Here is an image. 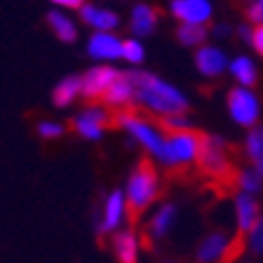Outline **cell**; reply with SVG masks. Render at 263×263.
Segmentation results:
<instances>
[{
	"mask_svg": "<svg viewBox=\"0 0 263 263\" xmlns=\"http://www.w3.org/2000/svg\"><path fill=\"white\" fill-rule=\"evenodd\" d=\"M128 75L136 85V104L145 106V111H152L157 116H181L191 109L189 99L157 75L145 70H130Z\"/></svg>",
	"mask_w": 263,
	"mask_h": 263,
	"instance_id": "6da1fadb",
	"label": "cell"
},
{
	"mask_svg": "<svg viewBox=\"0 0 263 263\" xmlns=\"http://www.w3.org/2000/svg\"><path fill=\"white\" fill-rule=\"evenodd\" d=\"M162 196L160 174L152 164L150 157H140L136 169L128 176V191H126V213L130 230H136L140 222V215Z\"/></svg>",
	"mask_w": 263,
	"mask_h": 263,
	"instance_id": "7a4b0ae2",
	"label": "cell"
},
{
	"mask_svg": "<svg viewBox=\"0 0 263 263\" xmlns=\"http://www.w3.org/2000/svg\"><path fill=\"white\" fill-rule=\"evenodd\" d=\"M119 78H121V70L111 68V65H97V68H92L82 78V99L89 102V106H97Z\"/></svg>",
	"mask_w": 263,
	"mask_h": 263,
	"instance_id": "3957f363",
	"label": "cell"
},
{
	"mask_svg": "<svg viewBox=\"0 0 263 263\" xmlns=\"http://www.w3.org/2000/svg\"><path fill=\"white\" fill-rule=\"evenodd\" d=\"M68 128L87 140H99L104 128H111V111H106L102 106H87L82 114L68 121Z\"/></svg>",
	"mask_w": 263,
	"mask_h": 263,
	"instance_id": "277c9868",
	"label": "cell"
},
{
	"mask_svg": "<svg viewBox=\"0 0 263 263\" xmlns=\"http://www.w3.org/2000/svg\"><path fill=\"white\" fill-rule=\"evenodd\" d=\"M227 109H230L232 119L244 128H254L256 121H258V111H261L258 99L249 89L241 87H232L227 92Z\"/></svg>",
	"mask_w": 263,
	"mask_h": 263,
	"instance_id": "5b68a950",
	"label": "cell"
},
{
	"mask_svg": "<svg viewBox=\"0 0 263 263\" xmlns=\"http://www.w3.org/2000/svg\"><path fill=\"white\" fill-rule=\"evenodd\" d=\"M169 10L183 24H205L213 17L210 0H172Z\"/></svg>",
	"mask_w": 263,
	"mask_h": 263,
	"instance_id": "8992f818",
	"label": "cell"
},
{
	"mask_svg": "<svg viewBox=\"0 0 263 263\" xmlns=\"http://www.w3.org/2000/svg\"><path fill=\"white\" fill-rule=\"evenodd\" d=\"M174 217H176V208L172 205V203L160 205V210L155 213V217L150 220V224H147V227L143 230V234H140V241H143V247L147 249V251L155 249V239H162V237L169 232V227H172V222H174Z\"/></svg>",
	"mask_w": 263,
	"mask_h": 263,
	"instance_id": "52a82bcc",
	"label": "cell"
},
{
	"mask_svg": "<svg viewBox=\"0 0 263 263\" xmlns=\"http://www.w3.org/2000/svg\"><path fill=\"white\" fill-rule=\"evenodd\" d=\"M230 244L232 239H227L224 232H213L208 234L205 239L200 241L198 251H196V263H224L227 254H230Z\"/></svg>",
	"mask_w": 263,
	"mask_h": 263,
	"instance_id": "ba28073f",
	"label": "cell"
},
{
	"mask_svg": "<svg viewBox=\"0 0 263 263\" xmlns=\"http://www.w3.org/2000/svg\"><path fill=\"white\" fill-rule=\"evenodd\" d=\"M87 51L92 58H99V61H114V58L123 56V41H119L114 34L109 32H97L89 36Z\"/></svg>",
	"mask_w": 263,
	"mask_h": 263,
	"instance_id": "9c48e42d",
	"label": "cell"
},
{
	"mask_svg": "<svg viewBox=\"0 0 263 263\" xmlns=\"http://www.w3.org/2000/svg\"><path fill=\"white\" fill-rule=\"evenodd\" d=\"M234 208H237V227L239 232H251L256 227V222L261 220V208L256 203V198L251 193H239L237 200H234Z\"/></svg>",
	"mask_w": 263,
	"mask_h": 263,
	"instance_id": "30bf717a",
	"label": "cell"
},
{
	"mask_svg": "<svg viewBox=\"0 0 263 263\" xmlns=\"http://www.w3.org/2000/svg\"><path fill=\"white\" fill-rule=\"evenodd\" d=\"M157 22H160V12L157 8H152L147 3H138L133 12H130V32L138 34V36H147L157 29Z\"/></svg>",
	"mask_w": 263,
	"mask_h": 263,
	"instance_id": "8fae6325",
	"label": "cell"
},
{
	"mask_svg": "<svg viewBox=\"0 0 263 263\" xmlns=\"http://www.w3.org/2000/svg\"><path fill=\"white\" fill-rule=\"evenodd\" d=\"M123 210H126L123 193H121V191H111V193H109V198H106V205H104L102 222H99V227H97V232H99V241L104 239V234H106V232H111L114 227L121 222Z\"/></svg>",
	"mask_w": 263,
	"mask_h": 263,
	"instance_id": "7c38bea8",
	"label": "cell"
},
{
	"mask_svg": "<svg viewBox=\"0 0 263 263\" xmlns=\"http://www.w3.org/2000/svg\"><path fill=\"white\" fill-rule=\"evenodd\" d=\"M196 65L203 75H210V78H217L222 75V70L227 68V58H224L222 51H217L213 46H200L196 51Z\"/></svg>",
	"mask_w": 263,
	"mask_h": 263,
	"instance_id": "4fadbf2b",
	"label": "cell"
},
{
	"mask_svg": "<svg viewBox=\"0 0 263 263\" xmlns=\"http://www.w3.org/2000/svg\"><path fill=\"white\" fill-rule=\"evenodd\" d=\"M80 17L82 22L95 27L97 32H111L119 27V15L111 12V10H102V8H95V5H85L80 10Z\"/></svg>",
	"mask_w": 263,
	"mask_h": 263,
	"instance_id": "5bb4252c",
	"label": "cell"
},
{
	"mask_svg": "<svg viewBox=\"0 0 263 263\" xmlns=\"http://www.w3.org/2000/svg\"><path fill=\"white\" fill-rule=\"evenodd\" d=\"M114 254L119 263H138V239L136 232L126 230L114 237Z\"/></svg>",
	"mask_w": 263,
	"mask_h": 263,
	"instance_id": "9a60e30c",
	"label": "cell"
},
{
	"mask_svg": "<svg viewBox=\"0 0 263 263\" xmlns=\"http://www.w3.org/2000/svg\"><path fill=\"white\" fill-rule=\"evenodd\" d=\"M46 22H48V27H51V32L56 34L61 41H65V44H72V41L78 39V27H75L70 17L63 15V12L51 10L46 15Z\"/></svg>",
	"mask_w": 263,
	"mask_h": 263,
	"instance_id": "2e32d148",
	"label": "cell"
},
{
	"mask_svg": "<svg viewBox=\"0 0 263 263\" xmlns=\"http://www.w3.org/2000/svg\"><path fill=\"white\" fill-rule=\"evenodd\" d=\"M78 95H82V78L70 75V78H65V80H61L56 85V89H53V104L56 106H70Z\"/></svg>",
	"mask_w": 263,
	"mask_h": 263,
	"instance_id": "e0dca14e",
	"label": "cell"
},
{
	"mask_svg": "<svg viewBox=\"0 0 263 263\" xmlns=\"http://www.w3.org/2000/svg\"><path fill=\"white\" fill-rule=\"evenodd\" d=\"M247 157L249 162L254 164V169L263 176V126L251 128L247 136Z\"/></svg>",
	"mask_w": 263,
	"mask_h": 263,
	"instance_id": "ac0fdd59",
	"label": "cell"
},
{
	"mask_svg": "<svg viewBox=\"0 0 263 263\" xmlns=\"http://www.w3.org/2000/svg\"><path fill=\"white\" fill-rule=\"evenodd\" d=\"M230 70L241 87H254L256 85V68H254V63H251V58H247V56L234 58L230 65Z\"/></svg>",
	"mask_w": 263,
	"mask_h": 263,
	"instance_id": "d6986e66",
	"label": "cell"
},
{
	"mask_svg": "<svg viewBox=\"0 0 263 263\" xmlns=\"http://www.w3.org/2000/svg\"><path fill=\"white\" fill-rule=\"evenodd\" d=\"M176 39L181 41L183 46H198L208 39V29L205 24H181L176 29Z\"/></svg>",
	"mask_w": 263,
	"mask_h": 263,
	"instance_id": "ffe728a7",
	"label": "cell"
},
{
	"mask_svg": "<svg viewBox=\"0 0 263 263\" xmlns=\"http://www.w3.org/2000/svg\"><path fill=\"white\" fill-rule=\"evenodd\" d=\"M239 186L244 189V193H258L261 191V174L256 169H241Z\"/></svg>",
	"mask_w": 263,
	"mask_h": 263,
	"instance_id": "44dd1931",
	"label": "cell"
},
{
	"mask_svg": "<svg viewBox=\"0 0 263 263\" xmlns=\"http://www.w3.org/2000/svg\"><path fill=\"white\" fill-rule=\"evenodd\" d=\"M123 58H126L128 63H140V61L145 58L143 46H140L138 41H133V39H126L123 41Z\"/></svg>",
	"mask_w": 263,
	"mask_h": 263,
	"instance_id": "7402d4cb",
	"label": "cell"
},
{
	"mask_svg": "<svg viewBox=\"0 0 263 263\" xmlns=\"http://www.w3.org/2000/svg\"><path fill=\"white\" fill-rule=\"evenodd\" d=\"M41 138H46V140H53V138H61L65 133V126L61 123H53V121H41L39 126H36Z\"/></svg>",
	"mask_w": 263,
	"mask_h": 263,
	"instance_id": "603a6c76",
	"label": "cell"
},
{
	"mask_svg": "<svg viewBox=\"0 0 263 263\" xmlns=\"http://www.w3.org/2000/svg\"><path fill=\"white\" fill-rule=\"evenodd\" d=\"M247 17H249V22H254L256 27L258 24H263V0H254L251 5L247 8Z\"/></svg>",
	"mask_w": 263,
	"mask_h": 263,
	"instance_id": "cb8c5ba5",
	"label": "cell"
},
{
	"mask_svg": "<svg viewBox=\"0 0 263 263\" xmlns=\"http://www.w3.org/2000/svg\"><path fill=\"white\" fill-rule=\"evenodd\" d=\"M251 247L256 254H263V217L256 222V227L251 230Z\"/></svg>",
	"mask_w": 263,
	"mask_h": 263,
	"instance_id": "d4e9b609",
	"label": "cell"
},
{
	"mask_svg": "<svg viewBox=\"0 0 263 263\" xmlns=\"http://www.w3.org/2000/svg\"><path fill=\"white\" fill-rule=\"evenodd\" d=\"M251 46H254L256 51L263 56V24L254 27V41H251Z\"/></svg>",
	"mask_w": 263,
	"mask_h": 263,
	"instance_id": "484cf974",
	"label": "cell"
},
{
	"mask_svg": "<svg viewBox=\"0 0 263 263\" xmlns=\"http://www.w3.org/2000/svg\"><path fill=\"white\" fill-rule=\"evenodd\" d=\"M51 3H56L61 8H70V10H82L87 3L85 0H51Z\"/></svg>",
	"mask_w": 263,
	"mask_h": 263,
	"instance_id": "4316f807",
	"label": "cell"
},
{
	"mask_svg": "<svg viewBox=\"0 0 263 263\" xmlns=\"http://www.w3.org/2000/svg\"><path fill=\"white\" fill-rule=\"evenodd\" d=\"M215 34H217V36H227V27H224V24H222V27L217 24V27H215Z\"/></svg>",
	"mask_w": 263,
	"mask_h": 263,
	"instance_id": "83f0119b",
	"label": "cell"
}]
</instances>
